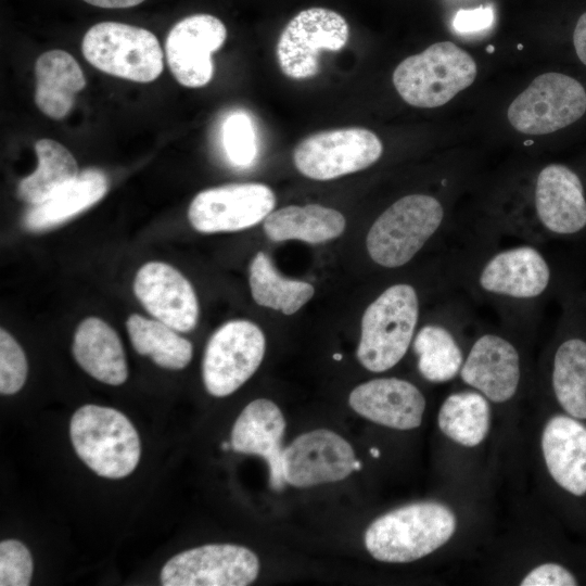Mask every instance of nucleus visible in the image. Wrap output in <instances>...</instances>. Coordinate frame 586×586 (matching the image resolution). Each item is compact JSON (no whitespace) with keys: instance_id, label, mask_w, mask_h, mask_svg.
Here are the masks:
<instances>
[{"instance_id":"nucleus-36","label":"nucleus","mask_w":586,"mask_h":586,"mask_svg":"<svg viewBox=\"0 0 586 586\" xmlns=\"http://www.w3.org/2000/svg\"><path fill=\"white\" fill-rule=\"evenodd\" d=\"M494 17L492 7L461 9L455 14L451 25L459 34H474L489 28L494 23Z\"/></svg>"},{"instance_id":"nucleus-41","label":"nucleus","mask_w":586,"mask_h":586,"mask_svg":"<svg viewBox=\"0 0 586 586\" xmlns=\"http://www.w3.org/2000/svg\"><path fill=\"white\" fill-rule=\"evenodd\" d=\"M221 448L225 449V450L231 448V443L224 442V443L221 444Z\"/></svg>"},{"instance_id":"nucleus-12","label":"nucleus","mask_w":586,"mask_h":586,"mask_svg":"<svg viewBox=\"0 0 586 586\" xmlns=\"http://www.w3.org/2000/svg\"><path fill=\"white\" fill-rule=\"evenodd\" d=\"M348 37V24L340 13L326 8L303 10L279 37L276 48L279 66L293 79L313 77L319 71V52L342 50Z\"/></svg>"},{"instance_id":"nucleus-20","label":"nucleus","mask_w":586,"mask_h":586,"mask_svg":"<svg viewBox=\"0 0 586 586\" xmlns=\"http://www.w3.org/2000/svg\"><path fill=\"white\" fill-rule=\"evenodd\" d=\"M285 420L271 400L258 398L240 413L231 432V448L237 453L258 455L269 468V485L280 492L284 488L281 441Z\"/></svg>"},{"instance_id":"nucleus-40","label":"nucleus","mask_w":586,"mask_h":586,"mask_svg":"<svg viewBox=\"0 0 586 586\" xmlns=\"http://www.w3.org/2000/svg\"><path fill=\"white\" fill-rule=\"evenodd\" d=\"M360 469H361V462L358 461V460H355V461H354V470H357V471H358V470H360Z\"/></svg>"},{"instance_id":"nucleus-8","label":"nucleus","mask_w":586,"mask_h":586,"mask_svg":"<svg viewBox=\"0 0 586 586\" xmlns=\"http://www.w3.org/2000/svg\"><path fill=\"white\" fill-rule=\"evenodd\" d=\"M86 60L98 69L137 82L155 80L163 71V51L150 30L124 23L93 25L82 39Z\"/></svg>"},{"instance_id":"nucleus-14","label":"nucleus","mask_w":586,"mask_h":586,"mask_svg":"<svg viewBox=\"0 0 586 586\" xmlns=\"http://www.w3.org/2000/svg\"><path fill=\"white\" fill-rule=\"evenodd\" d=\"M259 572L257 556L246 547L212 544L182 551L162 569L164 586H246Z\"/></svg>"},{"instance_id":"nucleus-6","label":"nucleus","mask_w":586,"mask_h":586,"mask_svg":"<svg viewBox=\"0 0 586 586\" xmlns=\"http://www.w3.org/2000/svg\"><path fill=\"white\" fill-rule=\"evenodd\" d=\"M476 73V64L468 52L450 41H442L403 60L393 73V84L408 104L432 109L471 86Z\"/></svg>"},{"instance_id":"nucleus-35","label":"nucleus","mask_w":586,"mask_h":586,"mask_svg":"<svg viewBox=\"0 0 586 586\" xmlns=\"http://www.w3.org/2000/svg\"><path fill=\"white\" fill-rule=\"evenodd\" d=\"M521 586H574L575 576L558 563H543L530 571L522 579Z\"/></svg>"},{"instance_id":"nucleus-26","label":"nucleus","mask_w":586,"mask_h":586,"mask_svg":"<svg viewBox=\"0 0 586 586\" xmlns=\"http://www.w3.org/2000/svg\"><path fill=\"white\" fill-rule=\"evenodd\" d=\"M345 227L342 213L319 204L279 208L271 212L263 224L264 232L271 241L301 240L310 244L335 239Z\"/></svg>"},{"instance_id":"nucleus-37","label":"nucleus","mask_w":586,"mask_h":586,"mask_svg":"<svg viewBox=\"0 0 586 586\" xmlns=\"http://www.w3.org/2000/svg\"><path fill=\"white\" fill-rule=\"evenodd\" d=\"M573 43L578 59L586 65V12L579 16L576 23Z\"/></svg>"},{"instance_id":"nucleus-1","label":"nucleus","mask_w":586,"mask_h":586,"mask_svg":"<svg viewBox=\"0 0 586 586\" xmlns=\"http://www.w3.org/2000/svg\"><path fill=\"white\" fill-rule=\"evenodd\" d=\"M457 288L492 307L506 329H531L553 284L552 266L538 244L473 247L457 241Z\"/></svg>"},{"instance_id":"nucleus-39","label":"nucleus","mask_w":586,"mask_h":586,"mask_svg":"<svg viewBox=\"0 0 586 586\" xmlns=\"http://www.w3.org/2000/svg\"><path fill=\"white\" fill-rule=\"evenodd\" d=\"M370 455L373 458H379L380 457V450L378 448L373 447V448L370 449Z\"/></svg>"},{"instance_id":"nucleus-38","label":"nucleus","mask_w":586,"mask_h":586,"mask_svg":"<svg viewBox=\"0 0 586 586\" xmlns=\"http://www.w3.org/2000/svg\"><path fill=\"white\" fill-rule=\"evenodd\" d=\"M85 2L104 9H125L142 3L144 0H84Z\"/></svg>"},{"instance_id":"nucleus-2","label":"nucleus","mask_w":586,"mask_h":586,"mask_svg":"<svg viewBox=\"0 0 586 586\" xmlns=\"http://www.w3.org/2000/svg\"><path fill=\"white\" fill-rule=\"evenodd\" d=\"M446 203L429 193L400 196L381 212L366 235L367 253L373 264L395 270L410 264L432 241L454 234Z\"/></svg>"},{"instance_id":"nucleus-32","label":"nucleus","mask_w":586,"mask_h":586,"mask_svg":"<svg viewBox=\"0 0 586 586\" xmlns=\"http://www.w3.org/2000/svg\"><path fill=\"white\" fill-rule=\"evenodd\" d=\"M222 144L229 161L238 167H247L257 156V141L253 123L244 112L227 116L222 125Z\"/></svg>"},{"instance_id":"nucleus-27","label":"nucleus","mask_w":586,"mask_h":586,"mask_svg":"<svg viewBox=\"0 0 586 586\" xmlns=\"http://www.w3.org/2000/svg\"><path fill=\"white\" fill-rule=\"evenodd\" d=\"M550 383L556 399L566 413L586 419V340L564 337L552 355Z\"/></svg>"},{"instance_id":"nucleus-21","label":"nucleus","mask_w":586,"mask_h":586,"mask_svg":"<svg viewBox=\"0 0 586 586\" xmlns=\"http://www.w3.org/2000/svg\"><path fill=\"white\" fill-rule=\"evenodd\" d=\"M546 467L555 482L566 492L586 494V426L558 415L548 420L542 434Z\"/></svg>"},{"instance_id":"nucleus-34","label":"nucleus","mask_w":586,"mask_h":586,"mask_svg":"<svg viewBox=\"0 0 586 586\" xmlns=\"http://www.w3.org/2000/svg\"><path fill=\"white\" fill-rule=\"evenodd\" d=\"M33 575V559L27 547L18 540L0 543V585L27 586Z\"/></svg>"},{"instance_id":"nucleus-16","label":"nucleus","mask_w":586,"mask_h":586,"mask_svg":"<svg viewBox=\"0 0 586 586\" xmlns=\"http://www.w3.org/2000/svg\"><path fill=\"white\" fill-rule=\"evenodd\" d=\"M355 460L347 441L319 429L297 436L283 449V475L295 487L337 482L353 472Z\"/></svg>"},{"instance_id":"nucleus-30","label":"nucleus","mask_w":586,"mask_h":586,"mask_svg":"<svg viewBox=\"0 0 586 586\" xmlns=\"http://www.w3.org/2000/svg\"><path fill=\"white\" fill-rule=\"evenodd\" d=\"M250 288L255 303L263 307L293 315L315 294L314 286L305 281L283 278L273 267L269 256L258 252L250 265Z\"/></svg>"},{"instance_id":"nucleus-42","label":"nucleus","mask_w":586,"mask_h":586,"mask_svg":"<svg viewBox=\"0 0 586 586\" xmlns=\"http://www.w3.org/2000/svg\"><path fill=\"white\" fill-rule=\"evenodd\" d=\"M333 359H335V360H341V359H342V355H341V354H334V355H333Z\"/></svg>"},{"instance_id":"nucleus-28","label":"nucleus","mask_w":586,"mask_h":586,"mask_svg":"<svg viewBox=\"0 0 586 586\" xmlns=\"http://www.w3.org/2000/svg\"><path fill=\"white\" fill-rule=\"evenodd\" d=\"M35 151L38 167L22 179L17 187L18 198L30 205L46 201L79 174L75 157L60 142L52 139L38 140Z\"/></svg>"},{"instance_id":"nucleus-23","label":"nucleus","mask_w":586,"mask_h":586,"mask_svg":"<svg viewBox=\"0 0 586 586\" xmlns=\"http://www.w3.org/2000/svg\"><path fill=\"white\" fill-rule=\"evenodd\" d=\"M73 355L91 377L110 385H120L128 378L124 347L118 334L97 317L82 320L74 334Z\"/></svg>"},{"instance_id":"nucleus-19","label":"nucleus","mask_w":586,"mask_h":586,"mask_svg":"<svg viewBox=\"0 0 586 586\" xmlns=\"http://www.w3.org/2000/svg\"><path fill=\"white\" fill-rule=\"evenodd\" d=\"M348 402L361 417L397 430L418 428L425 409L422 392L399 378H379L361 383L351 392Z\"/></svg>"},{"instance_id":"nucleus-15","label":"nucleus","mask_w":586,"mask_h":586,"mask_svg":"<svg viewBox=\"0 0 586 586\" xmlns=\"http://www.w3.org/2000/svg\"><path fill=\"white\" fill-rule=\"evenodd\" d=\"M275 204L273 191L264 183H230L198 193L189 206L188 218L202 233L232 232L257 225Z\"/></svg>"},{"instance_id":"nucleus-25","label":"nucleus","mask_w":586,"mask_h":586,"mask_svg":"<svg viewBox=\"0 0 586 586\" xmlns=\"http://www.w3.org/2000/svg\"><path fill=\"white\" fill-rule=\"evenodd\" d=\"M35 74L37 107L53 119L64 118L86 86L78 62L64 50H50L37 59Z\"/></svg>"},{"instance_id":"nucleus-29","label":"nucleus","mask_w":586,"mask_h":586,"mask_svg":"<svg viewBox=\"0 0 586 586\" xmlns=\"http://www.w3.org/2000/svg\"><path fill=\"white\" fill-rule=\"evenodd\" d=\"M437 421L448 438L462 446L474 447L486 437L489 429L488 399L473 388L454 392L443 402Z\"/></svg>"},{"instance_id":"nucleus-17","label":"nucleus","mask_w":586,"mask_h":586,"mask_svg":"<svg viewBox=\"0 0 586 586\" xmlns=\"http://www.w3.org/2000/svg\"><path fill=\"white\" fill-rule=\"evenodd\" d=\"M226 37V26L211 14H194L176 23L167 36L165 51L177 81L189 88L207 85L214 74L212 53L221 48Z\"/></svg>"},{"instance_id":"nucleus-10","label":"nucleus","mask_w":586,"mask_h":586,"mask_svg":"<svg viewBox=\"0 0 586 586\" xmlns=\"http://www.w3.org/2000/svg\"><path fill=\"white\" fill-rule=\"evenodd\" d=\"M266 341L260 328L249 320H231L207 342L202 375L206 391L225 397L243 385L259 367Z\"/></svg>"},{"instance_id":"nucleus-31","label":"nucleus","mask_w":586,"mask_h":586,"mask_svg":"<svg viewBox=\"0 0 586 586\" xmlns=\"http://www.w3.org/2000/svg\"><path fill=\"white\" fill-rule=\"evenodd\" d=\"M126 327L136 352L149 356L157 366L179 370L191 361V342L162 321L132 314Z\"/></svg>"},{"instance_id":"nucleus-22","label":"nucleus","mask_w":586,"mask_h":586,"mask_svg":"<svg viewBox=\"0 0 586 586\" xmlns=\"http://www.w3.org/2000/svg\"><path fill=\"white\" fill-rule=\"evenodd\" d=\"M555 237L573 235L586 228V198L579 177L565 165L549 164L535 176Z\"/></svg>"},{"instance_id":"nucleus-33","label":"nucleus","mask_w":586,"mask_h":586,"mask_svg":"<svg viewBox=\"0 0 586 586\" xmlns=\"http://www.w3.org/2000/svg\"><path fill=\"white\" fill-rule=\"evenodd\" d=\"M28 365L24 351L3 328L0 330V392L17 393L27 378Z\"/></svg>"},{"instance_id":"nucleus-5","label":"nucleus","mask_w":586,"mask_h":586,"mask_svg":"<svg viewBox=\"0 0 586 586\" xmlns=\"http://www.w3.org/2000/svg\"><path fill=\"white\" fill-rule=\"evenodd\" d=\"M71 440L78 457L98 475L122 479L138 466L139 435L120 411L85 405L71 420Z\"/></svg>"},{"instance_id":"nucleus-9","label":"nucleus","mask_w":586,"mask_h":586,"mask_svg":"<svg viewBox=\"0 0 586 586\" xmlns=\"http://www.w3.org/2000/svg\"><path fill=\"white\" fill-rule=\"evenodd\" d=\"M586 111V91L576 79L561 73L537 76L508 109L511 126L525 135H547L562 129Z\"/></svg>"},{"instance_id":"nucleus-13","label":"nucleus","mask_w":586,"mask_h":586,"mask_svg":"<svg viewBox=\"0 0 586 586\" xmlns=\"http://www.w3.org/2000/svg\"><path fill=\"white\" fill-rule=\"evenodd\" d=\"M508 329L482 328L468 347L459 377L488 400L512 399L522 382V356Z\"/></svg>"},{"instance_id":"nucleus-43","label":"nucleus","mask_w":586,"mask_h":586,"mask_svg":"<svg viewBox=\"0 0 586 586\" xmlns=\"http://www.w3.org/2000/svg\"><path fill=\"white\" fill-rule=\"evenodd\" d=\"M493 50H494V49H493V46H488L487 51H488V52H492Z\"/></svg>"},{"instance_id":"nucleus-11","label":"nucleus","mask_w":586,"mask_h":586,"mask_svg":"<svg viewBox=\"0 0 586 586\" xmlns=\"http://www.w3.org/2000/svg\"><path fill=\"white\" fill-rule=\"evenodd\" d=\"M383 144L365 128L349 127L313 133L294 149L296 169L314 180H331L366 169L380 160Z\"/></svg>"},{"instance_id":"nucleus-3","label":"nucleus","mask_w":586,"mask_h":586,"mask_svg":"<svg viewBox=\"0 0 586 586\" xmlns=\"http://www.w3.org/2000/svg\"><path fill=\"white\" fill-rule=\"evenodd\" d=\"M422 303V293L413 282L396 281L366 307L356 352L365 369L384 372L404 358L421 321Z\"/></svg>"},{"instance_id":"nucleus-24","label":"nucleus","mask_w":586,"mask_h":586,"mask_svg":"<svg viewBox=\"0 0 586 586\" xmlns=\"http://www.w3.org/2000/svg\"><path fill=\"white\" fill-rule=\"evenodd\" d=\"M107 188V178L102 170L87 168L46 201L31 205L23 224L30 231L56 227L99 202Z\"/></svg>"},{"instance_id":"nucleus-4","label":"nucleus","mask_w":586,"mask_h":586,"mask_svg":"<svg viewBox=\"0 0 586 586\" xmlns=\"http://www.w3.org/2000/svg\"><path fill=\"white\" fill-rule=\"evenodd\" d=\"M456 525L454 512L445 505L410 504L375 519L365 533V545L379 561L412 562L445 545Z\"/></svg>"},{"instance_id":"nucleus-7","label":"nucleus","mask_w":586,"mask_h":586,"mask_svg":"<svg viewBox=\"0 0 586 586\" xmlns=\"http://www.w3.org/2000/svg\"><path fill=\"white\" fill-rule=\"evenodd\" d=\"M454 290L441 297L434 313L418 327L411 347L420 375L431 383H445L459 375L466 353L462 336L475 321L468 296Z\"/></svg>"},{"instance_id":"nucleus-18","label":"nucleus","mask_w":586,"mask_h":586,"mask_svg":"<svg viewBox=\"0 0 586 586\" xmlns=\"http://www.w3.org/2000/svg\"><path fill=\"white\" fill-rule=\"evenodd\" d=\"M133 292L154 318L179 332H189L198 324L199 302L189 280L173 266L149 262L140 267Z\"/></svg>"}]
</instances>
